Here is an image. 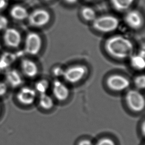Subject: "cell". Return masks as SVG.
<instances>
[{
    "instance_id": "obj_8",
    "label": "cell",
    "mask_w": 145,
    "mask_h": 145,
    "mask_svg": "<svg viewBox=\"0 0 145 145\" xmlns=\"http://www.w3.org/2000/svg\"><path fill=\"white\" fill-rule=\"evenodd\" d=\"M123 20L128 27L135 30L141 29L144 25L143 16L138 10H128L125 12Z\"/></svg>"
},
{
    "instance_id": "obj_26",
    "label": "cell",
    "mask_w": 145,
    "mask_h": 145,
    "mask_svg": "<svg viewBox=\"0 0 145 145\" xmlns=\"http://www.w3.org/2000/svg\"><path fill=\"white\" fill-rule=\"evenodd\" d=\"M78 145H94V144L90 140L84 139L81 140Z\"/></svg>"
},
{
    "instance_id": "obj_25",
    "label": "cell",
    "mask_w": 145,
    "mask_h": 145,
    "mask_svg": "<svg viewBox=\"0 0 145 145\" xmlns=\"http://www.w3.org/2000/svg\"><path fill=\"white\" fill-rule=\"evenodd\" d=\"M8 91V85L7 83L0 81V97L6 94Z\"/></svg>"
},
{
    "instance_id": "obj_21",
    "label": "cell",
    "mask_w": 145,
    "mask_h": 145,
    "mask_svg": "<svg viewBox=\"0 0 145 145\" xmlns=\"http://www.w3.org/2000/svg\"><path fill=\"white\" fill-rule=\"evenodd\" d=\"M134 84L138 90H144L145 87V76L144 74L139 75L135 77Z\"/></svg>"
},
{
    "instance_id": "obj_32",
    "label": "cell",
    "mask_w": 145,
    "mask_h": 145,
    "mask_svg": "<svg viewBox=\"0 0 145 145\" xmlns=\"http://www.w3.org/2000/svg\"><path fill=\"white\" fill-rule=\"evenodd\" d=\"M0 112H1V106H0Z\"/></svg>"
},
{
    "instance_id": "obj_17",
    "label": "cell",
    "mask_w": 145,
    "mask_h": 145,
    "mask_svg": "<svg viewBox=\"0 0 145 145\" xmlns=\"http://www.w3.org/2000/svg\"><path fill=\"white\" fill-rule=\"evenodd\" d=\"M130 63L133 69L137 71H143L145 69V57L138 55H132L130 57Z\"/></svg>"
},
{
    "instance_id": "obj_6",
    "label": "cell",
    "mask_w": 145,
    "mask_h": 145,
    "mask_svg": "<svg viewBox=\"0 0 145 145\" xmlns=\"http://www.w3.org/2000/svg\"><path fill=\"white\" fill-rule=\"evenodd\" d=\"M106 85L110 90L120 92L127 90L130 85L129 80L122 75L113 74L107 77Z\"/></svg>"
},
{
    "instance_id": "obj_14",
    "label": "cell",
    "mask_w": 145,
    "mask_h": 145,
    "mask_svg": "<svg viewBox=\"0 0 145 145\" xmlns=\"http://www.w3.org/2000/svg\"><path fill=\"white\" fill-rule=\"evenodd\" d=\"M10 15L13 19L18 21H22L27 19L29 12L24 7L20 5L13 6L10 10Z\"/></svg>"
},
{
    "instance_id": "obj_11",
    "label": "cell",
    "mask_w": 145,
    "mask_h": 145,
    "mask_svg": "<svg viewBox=\"0 0 145 145\" xmlns=\"http://www.w3.org/2000/svg\"><path fill=\"white\" fill-rule=\"evenodd\" d=\"M52 93L55 99L60 102L67 100L70 94L68 87L58 79L55 80L53 82Z\"/></svg>"
},
{
    "instance_id": "obj_22",
    "label": "cell",
    "mask_w": 145,
    "mask_h": 145,
    "mask_svg": "<svg viewBox=\"0 0 145 145\" xmlns=\"http://www.w3.org/2000/svg\"><path fill=\"white\" fill-rule=\"evenodd\" d=\"M94 145H116L113 140L110 138L105 137L100 139Z\"/></svg>"
},
{
    "instance_id": "obj_24",
    "label": "cell",
    "mask_w": 145,
    "mask_h": 145,
    "mask_svg": "<svg viewBox=\"0 0 145 145\" xmlns=\"http://www.w3.org/2000/svg\"><path fill=\"white\" fill-rule=\"evenodd\" d=\"M8 20L6 16L0 14V30L6 29L8 28Z\"/></svg>"
},
{
    "instance_id": "obj_30",
    "label": "cell",
    "mask_w": 145,
    "mask_h": 145,
    "mask_svg": "<svg viewBox=\"0 0 145 145\" xmlns=\"http://www.w3.org/2000/svg\"><path fill=\"white\" fill-rule=\"evenodd\" d=\"M85 1H87V2H94V1H96L98 0H85Z\"/></svg>"
},
{
    "instance_id": "obj_31",
    "label": "cell",
    "mask_w": 145,
    "mask_h": 145,
    "mask_svg": "<svg viewBox=\"0 0 145 145\" xmlns=\"http://www.w3.org/2000/svg\"><path fill=\"white\" fill-rule=\"evenodd\" d=\"M44 1H45L46 2H51V1H53V0H44Z\"/></svg>"
},
{
    "instance_id": "obj_9",
    "label": "cell",
    "mask_w": 145,
    "mask_h": 145,
    "mask_svg": "<svg viewBox=\"0 0 145 145\" xmlns=\"http://www.w3.org/2000/svg\"><path fill=\"white\" fill-rule=\"evenodd\" d=\"M3 39L8 47L17 48L22 43V35L16 28H7L4 31Z\"/></svg>"
},
{
    "instance_id": "obj_3",
    "label": "cell",
    "mask_w": 145,
    "mask_h": 145,
    "mask_svg": "<svg viewBox=\"0 0 145 145\" xmlns=\"http://www.w3.org/2000/svg\"><path fill=\"white\" fill-rule=\"evenodd\" d=\"M51 19V14L47 10L39 8L29 14L27 20L30 26L33 27L40 28L47 25Z\"/></svg>"
},
{
    "instance_id": "obj_13",
    "label": "cell",
    "mask_w": 145,
    "mask_h": 145,
    "mask_svg": "<svg viewBox=\"0 0 145 145\" xmlns=\"http://www.w3.org/2000/svg\"><path fill=\"white\" fill-rule=\"evenodd\" d=\"M7 84L12 88H16L22 84V77L20 72L15 69L8 70L5 74Z\"/></svg>"
},
{
    "instance_id": "obj_15",
    "label": "cell",
    "mask_w": 145,
    "mask_h": 145,
    "mask_svg": "<svg viewBox=\"0 0 145 145\" xmlns=\"http://www.w3.org/2000/svg\"><path fill=\"white\" fill-rule=\"evenodd\" d=\"M135 0H110L112 8L118 12H126L130 10Z\"/></svg>"
},
{
    "instance_id": "obj_27",
    "label": "cell",
    "mask_w": 145,
    "mask_h": 145,
    "mask_svg": "<svg viewBox=\"0 0 145 145\" xmlns=\"http://www.w3.org/2000/svg\"><path fill=\"white\" fill-rule=\"evenodd\" d=\"M79 0H63V2H65L66 4L70 5H73L76 4L78 2Z\"/></svg>"
},
{
    "instance_id": "obj_33",
    "label": "cell",
    "mask_w": 145,
    "mask_h": 145,
    "mask_svg": "<svg viewBox=\"0 0 145 145\" xmlns=\"http://www.w3.org/2000/svg\"><path fill=\"white\" fill-rule=\"evenodd\" d=\"M1 69H0V72H1Z\"/></svg>"
},
{
    "instance_id": "obj_23",
    "label": "cell",
    "mask_w": 145,
    "mask_h": 145,
    "mask_svg": "<svg viewBox=\"0 0 145 145\" xmlns=\"http://www.w3.org/2000/svg\"><path fill=\"white\" fill-rule=\"evenodd\" d=\"M65 69H63L59 67H54L52 70V74L56 77H63L64 74Z\"/></svg>"
},
{
    "instance_id": "obj_19",
    "label": "cell",
    "mask_w": 145,
    "mask_h": 145,
    "mask_svg": "<svg viewBox=\"0 0 145 145\" xmlns=\"http://www.w3.org/2000/svg\"><path fill=\"white\" fill-rule=\"evenodd\" d=\"M16 57V56L12 54L7 53L3 55L0 59V69H3L8 67L14 61Z\"/></svg>"
},
{
    "instance_id": "obj_7",
    "label": "cell",
    "mask_w": 145,
    "mask_h": 145,
    "mask_svg": "<svg viewBox=\"0 0 145 145\" xmlns=\"http://www.w3.org/2000/svg\"><path fill=\"white\" fill-rule=\"evenodd\" d=\"M42 47V39L41 36L35 32L27 34L25 40V51L31 56L38 55Z\"/></svg>"
},
{
    "instance_id": "obj_12",
    "label": "cell",
    "mask_w": 145,
    "mask_h": 145,
    "mask_svg": "<svg viewBox=\"0 0 145 145\" xmlns=\"http://www.w3.org/2000/svg\"><path fill=\"white\" fill-rule=\"evenodd\" d=\"M21 69L24 75L29 78H34L38 74L39 69L35 62L30 59H22L21 62Z\"/></svg>"
},
{
    "instance_id": "obj_1",
    "label": "cell",
    "mask_w": 145,
    "mask_h": 145,
    "mask_svg": "<svg viewBox=\"0 0 145 145\" xmlns=\"http://www.w3.org/2000/svg\"><path fill=\"white\" fill-rule=\"evenodd\" d=\"M104 48L110 57L120 60L130 58L134 51L132 42L121 35H116L108 38L105 42Z\"/></svg>"
},
{
    "instance_id": "obj_4",
    "label": "cell",
    "mask_w": 145,
    "mask_h": 145,
    "mask_svg": "<svg viewBox=\"0 0 145 145\" xmlns=\"http://www.w3.org/2000/svg\"><path fill=\"white\" fill-rule=\"evenodd\" d=\"M125 100L128 107L132 112H140L145 108V98L139 91H128L126 94Z\"/></svg>"
},
{
    "instance_id": "obj_29",
    "label": "cell",
    "mask_w": 145,
    "mask_h": 145,
    "mask_svg": "<svg viewBox=\"0 0 145 145\" xmlns=\"http://www.w3.org/2000/svg\"><path fill=\"white\" fill-rule=\"evenodd\" d=\"M141 132L143 137H144L145 134V124L144 121H143L142 125H141Z\"/></svg>"
},
{
    "instance_id": "obj_10",
    "label": "cell",
    "mask_w": 145,
    "mask_h": 145,
    "mask_svg": "<svg viewBox=\"0 0 145 145\" xmlns=\"http://www.w3.org/2000/svg\"><path fill=\"white\" fill-rule=\"evenodd\" d=\"M37 93L34 89L29 87H24L19 90L16 98L18 101L22 105L30 106L35 102Z\"/></svg>"
},
{
    "instance_id": "obj_18",
    "label": "cell",
    "mask_w": 145,
    "mask_h": 145,
    "mask_svg": "<svg viewBox=\"0 0 145 145\" xmlns=\"http://www.w3.org/2000/svg\"><path fill=\"white\" fill-rule=\"evenodd\" d=\"M39 104L40 107L46 110H50L54 107V102L53 98L47 94H40Z\"/></svg>"
},
{
    "instance_id": "obj_28",
    "label": "cell",
    "mask_w": 145,
    "mask_h": 145,
    "mask_svg": "<svg viewBox=\"0 0 145 145\" xmlns=\"http://www.w3.org/2000/svg\"><path fill=\"white\" fill-rule=\"evenodd\" d=\"M7 4V0H0V10L6 7Z\"/></svg>"
},
{
    "instance_id": "obj_2",
    "label": "cell",
    "mask_w": 145,
    "mask_h": 145,
    "mask_svg": "<svg viewBox=\"0 0 145 145\" xmlns=\"http://www.w3.org/2000/svg\"><path fill=\"white\" fill-rule=\"evenodd\" d=\"M92 24L95 30L102 33H108L118 29L120 25V20L115 16L106 14L97 16Z\"/></svg>"
},
{
    "instance_id": "obj_16",
    "label": "cell",
    "mask_w": 145,
    "mask_h": 145,
    "mask_svg": "<svg viewBox=\"0 0 145 145\" xmlns=\"http://www.w3.org/2000/svg\"><path fill=\"white\" fill-rule=\"evenodd\" d=\"M80 15L85 21L92 22L97 17L94 8L90 6H84L81 8Z\"/></svg>"
},
{
    "instance_id": "obj_20",
    "label": "cell",
    "mask_w": 145,
    "mask_h": 145,
    "mask_svg": "<svg viewBox=\"0 0 145 145\" xmlns=\"http://www.w3.org/2000/svg\"><path fill=\"white\" fill-rule=\"evenodd\" d=\"M50 86L49 82L46 79H41L36 83L35 90L39 94H45L47 92Z\"/></svg>"
},
{
    "instance_id": "obj_5",
    "label": "cell",
    "mask_w": 145,
    "mask_h": 145,
    "mask_svg": "<svg viewBox=\"0 0 145 145\" xmlns=\"http://www.w3.org/2000/svg\"><path fill=\"white\" fill-rule=\"evenodd\" d=\"M88 69L84 65H74L65 69L63 77L67 83L76 84L84 77Z\"/></svg>"
}]
</instances>
